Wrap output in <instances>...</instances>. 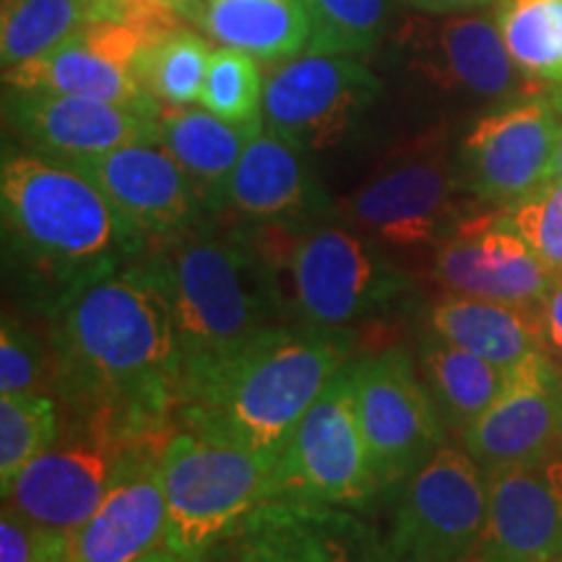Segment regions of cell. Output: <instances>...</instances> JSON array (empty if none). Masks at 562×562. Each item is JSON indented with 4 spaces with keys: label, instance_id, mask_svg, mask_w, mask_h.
Segmentation results:
<instances>
[{
    "label": "cell",
    "instance_id": "cell-1",
    "mask_svg": "<svg viewBox=\"0 0 562 562\" xmlns=\"http://www.w3.org/2000/svg\"><path fill=\"white\" fill-rule=\"evenodd\" d=\"M47 313L53 389L70 427L125 442H165L178 430L186 357L170 300L144 256Z\"/></svg>",
    "mask_w": 562,
    "mask_h": 562
},
{
    "label": "cell",
    "instance_id": "cell-2",
    "mask_svg": "<svg viewBox=\"0 0 562 562\" xmlns=\"http://www.w3.org/2000/svg\"><path fill=\"white\" fill-rule=\"evenodd\" d=\"M351 351V328L279 323L216 360L182 370L178 427L277 463Z\"/></svg>",
    "mask_w": 562,
    "mask_h": 562
},
{
    "label": "cell",
    "instance_id": "cell-3",
    "mask_svg": "<svg viewBox=\"0 0 562 562\" xmlns=\"http://www.w3.org/2000/svg\"><path fill=\"white\" fill-rule=\"evenodd\" d=\"M0 209L9 252L47 311L149 248V237L89 175L37 151H5Z\"/></svg>",
    "mask_w": 562,
    "mask_h": 562
},
{
    "label": "cell",
    "instance_id": "cell-4",
    "mask_svg": "<svg viewBox=\"0 0 562 562\" xmlns=\"http://www.w3.org/2000/svg\"><path fill=\"white\" fill-rule=\"evenodd\" d=\"M144 261L170 300L186 368L211 362L290 323L277 266L261 240L195 224L154 237Z\"/></svg>",
    "mask_w": 562,
    "mask_h": 562
},
{
    "label": "cell",
    "instance_id": "cell-5",
    "mask_svg": "<svg viewBox=\"0 0 562 562\" xmlns=\"http://www.w3.org/2000/svg\"><path fill=\"white\" fill-rule=\"evenodd\" d=\"M269 227V224H266ZM279 235L258 237L277 266L290 321L321 328H351L389 311L409 281L349 224H271Z\"/></svg>",
    "mask_w": 562,
    "mask_h": 562
},
{
    "label": "cell",
    "instance_id": "cell-6",
    "mask_svg": "<svg viewBox=\"0 0 562 562\" xmlns=\"http://www.w3.org/2000/svg\"><path fill=\"white\" fill-rule=\"evenodd\" d=\"M273 467L235 442L178 427L159 453L167 550L191 562L229 539L271 497Z\"/></svg>",
    "mask_w": 562,
    "mask_h": 562
},
{
    "label": "cell",
    "instance_id": "cell-7",
    "mask_svg": "<svg viewBox=\"0 0 562 562\" xmlns=\"http://www.w3.org/2000/svg\"><path fill=\"white\" fill-rule=\"evenodd\" d=\"M467 193L446 133H427L385 159L341 203L349 227L381 248H438L463 220L459 195Z\"/></svg>",
    "mask_w": 562,
    "mask_h": 562
},
{
    "label": "cell",
    "instance_id": "cell-8",
    "mask_svg": "<svg viewBox=\"0 0 562 562\" xmlns=\"http://www.w3.org/2000/svg\"><path fill=\"white\" fill-rule=\"evenodd\" d=\"M381 490L355 412V357L328 381L279 456L269 501L351 505Z\"/></svg>",
    "mask_w": 562,
    "mask_h": 562
},
{
    "label": "cell",
    "instance_id": "cell-9",
    "mask_svg": "<svg viewBox=\"0 0 562 562\" xmlns=\"http://www.w3.org/2000/svg\"><path fill=\"white\" fill-rule=\"evenodd\" d=\"M487 521L484 474L463 448L442 446L404 482L385 542L389 562H467Z\"/></svg>",
    "mask_w": 562,
    "mask_h": 562
},
{
    "label": "cell",
    "instance_id": "cell-10",
    "mask_svg": "<svg viewBox=\"0 0 562 562\" xmlns=\"http://www.w3.org/2000/svg\"><path fill=\"white\" fill-rule=\"evenodd\" d=\"M355 412L381 487L404 484L446 440V422L404 349L355 360Z\"/></svg>",
    "mask_w": 562,
    "mask_h": 562
},
{
    "label": "cell",
    "instance_id": "cell-11",
    "mask_svg": "<svg viewBox=\"0 0 562 562\" xmlns=\"http://www.w3.org/2000/svg\"><path fill=\"white\" fill-rule=\"evenodd\" d=\"M560 133L562 110L552 94L529 91L487 112L456 154L463 191L490 209L521 201L550 180Z\"/></svg>",
    "mask_w": 562,
    "mask_h": 562
},
{
    "label": "cell",
    "instance_id": "cell-12",
    "mask_svg": "<svg viewBox=\"0 0 562 562\" xmlns=\"http://www.w3.org/2000/svg\"><path fill=\"white\" fill-rule=\"evenodd\" d=\"M381 94V81L351 55H294L271 68L263 123L300 151L341 146Z\"/></svg>",
    "mask_w": 562,
    "mask_h": 562
},
{
    "label": "cell",
    "instance_id": "cell-13",
    "mask_svg": "<svg viewBox=\"0 0 562 562\" xmlns=\"http://www.w3.org/2000/svg\"><path fill=\"white\" fill-rule=\"evenodd\" d=\"M146 446L161 442H125L70 427L68 440H58L21 469L3 490V505L45 529L74 533L94 516L133 456Z\"/></svg>",
    "mask_w": 562,
    "mask_h": 562
},
{
    "label": "cell",
    "instance_id": "cell-14",
    "mask_svg": "<svg viewBox=\"0 0 562 562\" xmlns=\"http://www.w3.org/2000/svg\"><path fill=\"white\" fill-rule=\"evenodd\" d=\"M432 279L442 294L539 307L552 273L501 209L463 216L435 248Z\"/></svg>",
    "mask_w": 562,
    "mask_h": 562
},
{
    "label": "cell",
    "instance_id": "cell-15",
    "mask_svg": "<svg viewBox=\"0 0 562 562\" xmlns=\"http://www.w3.org/2000/svg\"><path fill=\"white\" fill-rule=\"evenodd\" d=\"M459 438L482 472L562 453L560 364L550 355H533L505 372L503 391Z\"/></svg>",
    "mask_w": 562,
    "mask_h": 562
},
{
    "label": "cell",
    "instance_id": "cell-16",
    "mask_svg": "<svg viewBox=\"0 0 562 562\" xmlns=\"http://www.w3.org/2000/svg\"><path fill=\"white\" fill-rule=\"evenodd\" d=\"M406 63L427 83L472 100H516L526 87L487 13L417 19L398 34Z\"/></svg>",
    "mask_w": 562,
    "mask_h": 562
},
{
    "label": "cell",
    "instance_id": "cell-17",
    "mask_svg": "<svg viewBox=\"0 0 562 562\" xmlns=\"http://www.w3.org/2000/svg\"><path fill=\"white\" fill-rule=\"evenodd\" d=\"M157 112L50 91H13L9 100V121L30 151L68 165L157 140Z\"/></svg>",
    "mask_w": 562,
    "mask_h": 562
},
{
    "label": "cell",
    "instance_id": "cell-18",
    "mask_svg": "<svg viewBox=\"0 0 562 562\" xmlns=\"http://www.w3.org/2000/svg\"><path fill=\"white\" fill-rule=\"evenodd\" d=\"M149 240L201 224L209 206L199 186L157 140H138L76 161Z\"/></svg>",
    "mask_w": 562,
    "mask_h": 562
},
{
    "label": "cell",
    "instance_id": "cell-19",
    "mask_svg": "<svg viewBox=\"0 0 562 562\" xmlns=\"http://www.w3.org/2000/svg\"><path fill=\"white\" fill-rule=\"evenodd\" d=\"M484 474L487 521L480 562H562V492L547 461L513 463Z\"/></svg>",
    "mask_w": 562,
    "mask_h": 562
},
{
    "label": "cell",
    "instance_id": "cell-20",
    "mask_svg": "<svg viewBox=\"0 0 562 562\" xmlns=\"http://www.w3.org/2000/svg\"><path fill=\"white\" fill-rule=\"evenodd\" d=\"M243 562H375L385 547L347 513L266 501L232 533Z\"/></svg>",
    "mask_w": 562,
    "mask_h": 562
},
{
    "label": "cell",
    "instance_id": "cell-21",
    "mask_svg": "<svg viewBox=\"0 0 562 562\" xmlns=\"http://www.w3.org/2000/svg\"><path fill=\"white\" fill-rule=\"evenodd\" d=\"M161 446L140 448L94 516L70 533V562H133L165 547Z\"/></svg>",
    "mask_w": 562,
    "mask_h": 562
},
{
    "label": "cell",
    "instance_id": "cell-22",
    "mask_svg": "<svg viewBox=\"0 0 562 562\" xmlns=\"http://www.w3.org/2000/svg\"><path fill=\"white\" fill-rule=\"evenodd\" d=\"M222 206L243 220L266 224H307L323 195L297 146L261 125L252 133L224 182Z\"/></svg>",
    "mask_w": 562,
    "mask_h": 562
},
{
    "label": "cell",
    "instance_id": "cell-23",
    "mask_svg": "<svg viewBox=\"0 0 562 562\" xmlns=\"http://www.w3.org/2000/svg\"><path fill=\"white\" fill-rule=\"evenodd\" d=\"M11 91H50V94L89 97L128 108L157 112L161 104L140 83L138 68L104 50L83 26L42 58L5 68Z\"/></svg>",
    "mask_w": 562,
    "mask_h": 562
},
{
    "label": "cell",
    "instance_id": "cell-24",
    "mask_svg": "<svg viewBox=\"0 0 562 562\" xmlns=\"http://www.w3.org/2000/svg\"><path fill=\"white\" fill-rule=\"evenodd\" d=\"M430 328L503 372L547 355L539 307L442 294L430 307Z\"/></svg>",
    "mask_w": 562,
    "mask_h": 562
},
{
    "label": "cell",
    "instance_id": "cell-25",
    "mask_svg": "<svg viewBox=\"0 0 562 562\" xmlns=\"http://www.w3.org/2000/svg\"><path fill=\"white\" fill-rule=\"evenodd\" d=\"M188 19L222 47L261 60L294 58L311 40L302 0H195Z\"/></svg>",
    "mask_w": 562,
    "mask_h": 562
},
{
    "label": "cell",
    "instance_id": "cell-26",
    "mask_svg": "<svg viewBox=\"0 0 562 562\" xmlns=\"http://www.w3.org/2000/svg\"><path fill=\"white\" fill-rule=\"evenodd\" d=\"M261 123H229L209 110L167 108L157 112V144L191 175L206 203H220L222 188Z\"/></svg>",
    "mask_w": 562,
    "mask_h": 562
},
{
    "label": "cell",
    "instance_id": "cell-27",
    "mask_svg": "<svg viewBox=\"0 0 562 562\" xmlns=\"http://www.w3.org/2000/svg\"><path fill=\"white\" fill-rule=\"evenodd\" d=\"M94 21H125L123 5L117 0H3V68L42 58Z\"/></svg>",
    "mask_w": 562,
    "mask_h": 562
},
{
    "label": "cell",
    "instance_id": "cell-28",
    "mask_svg": "<svg viewBox=\"0 0 562 562\" xmlns=\"http://www.w3.org/2000/svg\"><path fill=\"white\" fill-rule=\"evenodd\" d=\"M419 362L442 422L456 435L467 430L505 385V372L430 328L422 339Z\"/></svg>",
    "mask_w": 562,
    "mask_h": 562
},
{
    "label": "cell",
    "instance_id": "cell-29",
    "mask_svg": "<svg viewBox=\"0 0 562 562\" xmlns=\"http://www.w3.org/2000/svg\"><path fill=\"white\" fill-rule=\"evenodd\" d=\"M492 16L526 81L562 83V0H497Z\"/></svg>",
    "mask_w": 562,
    "mask_h": 562
},
{
    "label": "cell",
    "instance_id": "cell-30",
    "mask_svg": "<svg viewBox=\"0 0 562 562\" xmlns=\"http://www.w3.org/2000/svg\"><path fill=\"white\" fill-rule=\"evenodd\" d=\"M211 53L209 40L186 26L161 34L140 55V83L159 104L191 108L201 102Z\"/></svg>",
    "mask_w": 562,
    "mask_h": 562
},
{
    "label": "cell",
    "instance_id": "cell-31",
    "mask_svg": "<svg viewBox=\"0 0 562 562\" xmlns=\"http://www.w3.org/2000/svg\"><path fill=\"white\" fill-rule=\"evenodd\" d=\"M60 402L50 393H0V490L60 440Z\"/></svg>",
    "mask_w": 562,
    "mask_h": 562
},
{
    "label": "cell",
    "instance_id": "cell-32",
    "mask_svg": "<svg viewBox=\"0 0 562 562\" xmlns=\"http://www.w3.org/2000/svg\"><path fill=\"white\" fill-rule=\"evenodd\" d=\"M311 21V55H368L381 45L391 0H302Z\"/></svg>",
    "mask_w": 562,
    "mask_h": 562
},
{
    "label": "cell",
    "instance_id": "cell-33",
    "mask_svg": "<svg viewBox=\"0 0 562 562\" xmlns=\"http://www.w3.org/2000/svg\"><path fill=\"white\" fill-rule=\"evenodd\" d=\"M263 70L258 58L235 47H216L211 53L201 104L229 123L263 121Z\"/></svg>",
    "mask_w": 562,
    "mask_h": 562
},
{
    "label": "cell",
    "instance_id": "cell-34",
    "mask_svg": "<svg viewBox=\"0 0 562 562\" xmlns=\"http://www.w3.org/2000/svg\"><path fill=\"white\" fill-rule=\"evenodd\" d=\"M552 277H562V180H547L521 201L501 209Z\"/></svg>",
    "mask_w": 562,
    "mask_h": 562
},
{
    "label": "cell",
    "instance_id": "cell-35",
    "mask_svg": "<svg viewBox=\"0 0 562 562\" xmlns=\"http://www.w3.org/2000/svg\"><path fill=\"white\" fill-rule=\"evenodd\" d=\"M55 381L53 344L21 318H3L0 331V393H47Z\"/></svg>",
    "mask_w": 562,
    "mask_h": 562
},
{
    "label": "cell",
    "instance_id": "cell-36",
    "mask_svg": "<svg viewBox=\"0 0 562 562\" xmlns=\"http://www.w3.org/2000/svg\"><path fill=\"white\" fill-rule=\"evenodd\" d=\"M70 533L45 529L9 505L0 516V562H66Z\"/></svg>",
    "mask_w": 562,
    "mask_h": 562
},
{
    "label": "cell",
    "instance_id": "cell-37",
    "mask_svg": "<svg viewBox=\"0 0 562 562\" xmlns=\"http://www.w3.org/2000/svg\"><path fill=\"white\" fill-rule=\"evenodd\" d=\"M539 318H542L547 355L562 368V277L552 279V286L539 305Z\"/></svg>",
    "mask_w": 562,
    "mask_h": 562
},
{
    "label": "cell",
    "instance_id": "cell-38",
    "mask_svg": "<svg viewBox=\"0 0 562 562\" xmlns=\"http://www.w3.org/2000/svg\"><path fill=\"white\" fill-rule=\"evenodd\" d=\"M409 9L425 13V16H451V13H469L497 0H402Z\"/></svg>",
    "mask_w": 562,
    "mask_h": 562
},
{
    "label": "cell",
    "instance_id": "cell-39",
    "mask_svg": "<svg viewBox=\"0 0 562 562\" xmlns=\"http://www.w3.org/2000/svg\"><path fill=\"white\" fill-rule=\"evenodd\" d=\"M191 562H243L240 554H237V547L235 542L229 539H224V542L209 547L206 552L199 554V558L191 560Z\"/></svg>",
    "mask_w": 562,
    "mask_h": 562
},
{
    "label": "cell",
    "instance_id": "cell-40",
    "mask_svg": "<svg viewBox=\"0 0 562 562\" xmlns=\"http://www.w3.org/2000/svg\"><path fill=\"white\" fill-rule=\"evenodd\" d=\"M550 94H552V100L558 102V108L562 110V83H558V87H552ZM550 180H562V133H560V140H558V151H554V159H552Z\"/></svg>",
    "mask_w": 562,
    "mask_h": 562
},
{
    "label": "cell",
    "instance_id": "cell-41",
    "mask_svg": "<svg viewBox=\"0 0 562 562\" xmlns=\"http://www.w3.org/2000/svg\"><path fill=\"white\" fill-rule=\"evenodd\" d=\"M133 562H186V560H180L178 554L167 550V547H157V550H151L149 554H144V558H138Z\"/></svg>",
    "mask_w": 562,
    "mask_h": 562
},
{
    "label": "cell",
    "instance_id": "cell-42",
    "mask_svg": "<svg viewBox=\"0 0 562 562\" xmlns=\"http://www.w3.org/2000/svg\"><path fill=\"white\" fill-rule=\"evenodd\" d=\"M547 469H550V476H552V482L558 484V490L562 492V453L552 456V459L547 461Z\"/></svg>",
    "mask_w": 562,
    "mask_h": 562
},
{
    "label": "cell",
    "instance_id": "cell-43",
    "mask_svg": "<svg viewBox=\"0 0 562 562\" xmlns=\"http://www.w3.org/2000/svg\"><path fill=\"white\" fill-rule=\"evenodd\" d=\"M159 3H165L167 9L178 11L180 16L188 19V13H191V9L195 5V0H159Z\"/></svg>",
    "mask_w": 562,
    "mask_h": 562
},
{
    "label": "cell",
    "instance_id": "cell-44",
    "mask_svg": "<svg viewBox=\"0 0 562 562\" xmlns=\"http://www.w3.org/2000/svg\"><path fill=\"white\" fill-rule=\"evenodd\" d=\"M375 562H389V558H385V550H383V554H381V558H378Z\"/></svg>",
    "mask_w": 562,
    "mask_h": 562
},
{
    "label": "cell",
    "instance_id": "cell-45",
    "mask_svg": "<svg viewBox=\"0 0 562 562\" xmlns=\"http://www.w3.org/2000/svg\"><path fill=\"white\" fill-rule=\"evenodd\" d=\"M467 562H480V560H476V558H472V560H467Z\"/></svg>",
    "mask_w": 562,
    "mask_h": 562
},
{
    "label": "cell",
    "instance_id": "cell-46",
    "mask_svg": "<svg viewBox=\"0 0 562 562\" xmlns=\"http://www.w3.org/2000/svg\"><path fill=\"white\" fill-rule=\"evenodd\" d=\"M66 562H70V560H66Z\"/></svg>",
    "mask_w": 562,
    "mask_h": 562
}]
</instances>
